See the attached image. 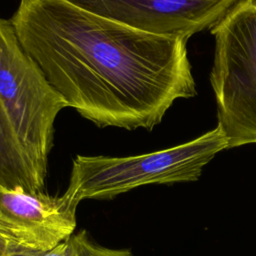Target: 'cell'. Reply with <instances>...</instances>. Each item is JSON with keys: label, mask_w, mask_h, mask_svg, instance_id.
Instances as JSON below:
<instances>
[{"label": "cell", "mask_w": 256, "mask_h": 256, "mask_svg": "<svg viewBox=\"0 0 256 256\" xmlns=\"http://www.w3.org/2000/svg\"><path fill=\"white\" fill-rule=\"evenodd\" d=\"M68 107L100 128L148 131L196 95L186 40L150 34L68 0H20L10 19Z\"/></svg>", "instance_id": "obj_1"}, {"label": "cell", "mask_w": 256, "mask_h": 256, "mask_svg": "<svg viewBox=\"0 0 256 256\" xmlns=\"http://www.w3.org/2000/svg\"><path fill=\"white\" fill-rule=\"evenodd\" d=\"M211 33L218 126L227 148L256 143V0L241 1Z\"/></svg>", "instance_id": "obj_3"}, {"label": "cell", "mask_w": 256, "mask_h": 256, "mask_svg": "<svg viewBox=\"0 0 256 256\" xmlns=\"http://www.w3.org/2000/svg\"><path fill=\"white\" fill-rule=\"evenodd\" d=\"M0 99L23 146L47 173L55 120L68 105L21 46L11 21L1 17Z\"/></svg>", "instance_id": "obj_4"}, {"label": "cell", "mask_w": 256, "mask_h": 256, "mask_svg": "<svg viewBox=\"0 0 256 256\" xmlns=\"http://www.w3.org/2000/svg\"><path fill=\"white\" fill-rule=\"evenodd\" d=\"M46 175L23 146L0 99V186L43 192Z\"/></svg>", "instance_id": "obj_7"}, {"label": "cell", "mask_w": 256, "mask_h": 256, "mask_svg": "<svg viewBox=\"0 0 256 256\" xmlns=\"http://www.w3.org/2000/svg\"><path fill=\"white\" fill-rule=\"evenodd\" d=\"M78 204L66 192L51 196L0 186V227L30 248L48 251L74 234Z\"/></svg>", "instance_id": "obj_6"}, {"label": "cell", "mask_w": 256, "mask_h": 256, "mask_svg": "<svg viewBox=\"0 0 256 256\" xmlns=\"http://www.w3.org/2000/svg\"><path fill=\"white\" fill-rule=\"evenodd\" d=\"M150 34L188 40L212 29L243 0H68Z\"/></svg>", "instance_id": "obj_5"}, {"label": "cell", "mask_w": 256, "mask_h": 256, "mask_svg": "<svg viewBox=\"0 0 256 256\" xmlns=\"http://www.w3.org/2000/svg\"><path fill=\"white\" fill-rule=\"evenodd\" d=\"M77 238V256H133L128 249H113L97 245L91 241L82 230L76 234Z\"/></svg>", "instance_id": "obj_8"}, {"label": "cell", "mask_w": 256, "mask_h": 256, "mask_svg": "<svg viewBox=\"0 0 256 256\" xmlns=\"http://www.w3.org/2000/svg\"><path fill=\"white\" fill-rule=\"evenodd\" d=\"M221 128L186 143L146 154L111 157L77 155L66 193L76 202L110 199L137 187L197 180L206 164L227 149Z\"/></svg>", "instance_id": "obj_2"}]
</instances>
